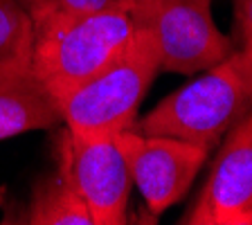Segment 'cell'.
<instances>
[{
	"instance_id": "6da1fadb",
	"label": "cell",
	"mask_w": 252,
	"mask_h": 225,
	"mask_svg": "<svg viewBox=\"0 0 252 225\" xmlns=\"http://www.w3.org/2000/svg\"><path fill=\"white\" fill-rule=\"evenodd\" d=\"M248 113H252V54L234 50L137 117L128 131L180 137L216 149Z\"/></svg>"
},
{
	"instance_id": "7a4b0ae2",
	"label": "cell",
	"mask_w": 252,
	"mask_h": 225,
	"mask_svg": "<svg viewBox=\"0 0 252 225\" xmlns=\"http://www.w3.org/2000/svg\"><path fill=\"white\" fill-rule=\"evenodd\" d=\"M135 32L131 0H108L86 14L34 27L32 68L59 101L84 84L128 43Z\"/></svg>"
},
{
	"instance_id": "3957f363",
	"label": "cell",
	"mask_w": 252,
	"mask_h": 225,
	"mask_svg": "<svg viewBox=\"0 0 252 225\" xmlns=\"http://www.w3.org/2000/svg\"><path fill=\"white\" fill-rule=\"evenodd\" d=\"M160 72V50L149 30L133 36L101 70L61 101L63 122L79 135H115L137 120L144 95Z\"/></svg>"
},
{
	"instance_id": "277c9868",
	"label": "cell",
	"mask_w": 252,
	"mask_h": 225,
	"mask_svg": "<svg viewBox=\"0 0 252 225\" xmlns=\"http://www.w3.org/2000/svg\"><path fill=\"white\" fill-rule=\"evenodd\" d=\"M135 27L149 30L160 50V70L196 74L236 47L212 18V0H131Z\"/></svg>"
},
{
	"instance_id": "5b68a950",
	"label": "cell",
	"mask_w": 252,
	"mask_h": 225,
	"mask_svg": "<svg viewBox=\"0 0 252 225\" xmlns=\"http://www.w3.org/2000/svg\"><path fill=\"white\" fill-rule=\"evenodd\" d=\"M57 171L74 187L94 225L126 223L133 178L115 135H79L61 129L54 142Z\"/></svg>"
},
{
	"instance_id": "8992f818",
	"label": "cell",
	"mask_w": 252,
	"mask_h": 225,
	"mask_svg": "<svg viewBox=\"0 0 252 225\" xmlns=\"http://www.w3.org/2000/svg\"><path fill=\"white\" fill-rule=\"evenodd\" d=\"M126 158L133 185H137L151 214H162L187 194L189 185L205 167L212 149L198 142L169 135L115 133Z\"/></svg>"
},
{
	"instance_id": "52a82bcc",
	"label": "cell",
	"mask_w": 252,
	"mask_h": 225,
	"mask_svg": "<svg viewBox=\"0 0 252 225\" xmlns=\"http://www.w3.org/2000/svg\"><path fill=\"white\" fill-rule=\"evenodd\" d=\"M185 225H252V113L220 140L212 171Z\"/></svg>"
},
{
	"instance_id": "ba28073f",
	"label": "cell",
	"mask_w": 252,
	"mask_h": 225,
	"mask_svg": "<svg viewBox=\"0 0 252 225\" xmlns=\"http://www.w3.org/2000/svg\"><path fill=\"white\" fill-rule=\"evenodd\" d=\"M59 122H63L61 101L32 63L0 72V140L52 129Z\"/></svg>"
},
{
	"instance_id": "9c48e42d",
	"label": "cell",
	"mask_w": 252,
	"mask_h": 225,
	"mask_svg": "<svg viewBox=\"0 0 252 225\" xmlns=\"http://www.w3.org/2000/svg\"><path fill=\"white\" fill-rule=\"evenodd\" d=\"M2 223L94 225V219L72 185L54 169L36 180L25 207L16 214H7Z\"/></svg>"
},
{
	"instance_id": "30bf717a",
	"label": "cell",
	"mask_w": 252,
	"mask_h": 225,
	"mask_svg": "<svg viewBox=\"0 0 252 225\" xmlns=\"http://www.w3.org/2000/svg\"><path fill=\"white\" fill-rule=\"evenodd\" d=\"M34 25L16 0H0V72L32 63Z\"/></svg>"
},
{
	"instance_id": "8fae6325",
	"label": "cell",
	"mask_w": 252,
	"mask_h": 225,
	"mask_svg": "<svg viewBox=\"0 0 252 225\" xmlns=\"http://www.w3.org/2000/svg\"><path fill=\"white\" fill-rule=\"evenodd\" d=\"M25 9V14L32 18V25H45L57 18L65 16H77L86 11L99 9L108 0H16Z\"/></svg>"
},
{
	"instance_id": "7c38bea8",
	"label": "cell",
	"mask_w": 252,
	"mask_h": 225,
	"mask_svg": "<svg viewBox=\"0 0 252 225\" xmlns=\"http://www.w3.org/2000/svg\"><path fill=\"white\" fill-rule=\"evenodd\" d=\"M236 50L252 54V0H234V36Z\"/></svg>"
}]
</instances>
